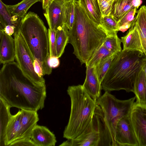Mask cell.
Wrapping results in <instances>:
<instances>
[{
  "instance_id": "1",
  "label": "cell",
  "mask_w": 146,
  "mask_h": 146,
  "mask_svg": "<svg viewBox=\"0 0 146 146\" xmlns=\"http://www.w3.org/2000/svg\"><path fill=\"white\" fill-rule=\"evenodd\" d=\"M46 86L33 83L14 61L3 64L0 71V96L11 107L38 111L44 107Z\"/></svg>"
},
{
  "instance_id": "2",
  "label": "cell",
  "mask_w": 146,
  "mask_h": 146,
  "mask_svg": "<svg viewBox=\"0 0 146 146\" xmlns=\"http://www.w3.org/2000/svg\"><path fill=\"white\" fill-rule=\"evenodd\" d=\"M75 21L68 30V43L81 64L86 65L103 44L108 34L100 24L90 19L79 3H75Z\"/></svg>"
},
{
  "instance_id": "3",
  "label": "cell",
  "mask_w": 146,
  "mask_h": 146,
  "mask_svg": "<svg viewBox=\"0 0 146 146\" xmlns=\"http://www.w3.org/2000/svg\"><path fill=\"white\" fill-rule=\"evenodd\" d=\"M146 59L145 55L140 51L122 50L115 57L105 74L101 83L102 90L133 92L135 78Z\"/></svg>"
},
{
  "instance_id": "4",
  "label": "cell",
  "mask_w": 146,
  "mask_h": 146,
  "mask_svg": "<svg viewBox=\"0 0 146 146\" xmlns=\"http://www.w3.org/2000/svg\"><path fill=\"white\" fill-rule=\"evenodd\" d=\"M35 59L40 64L44 75H49L52 68L49 65L50 56L48 30L42 20L34 12H29L21 19L18 30Z\"/></svg>"
},
{
  "instance_id": "5",
  "label": "cell",
  "mask_w": 146,
  "mask_h": 146,
  "mask_svg": "<svg viewBox=\"0 0 146 146\" xmlns=\"http://www.w3.org/2000/svg\"><path fill=\"white\" fill-rule=\"evenodd\" d=\"M67 92L70 99L71 110L63 137L72 140L81 134L89 125L97 103L88 94L82 85L69 86Z\"/></svg>"
},
{
  "instance_id": "6",
  "label": "cell",
  "mask_w": 146,
  "mask_h": 146,
  "mask_svg": "<svg viewBox=\"0 0 146 146\" xmlns=\"http://www.w3.org/2000/svg\"><path fill=\"white\" fill-rule=\"evenodd\" d=\"M135 99V96L127 100H119L110 92H105L97 100L103 112L112 146H117L115 135L117 123L122 117L129 115Z\"/></svg>"
},
{
  "instance_id": "7",
  "label": "cell",
  "mask_w": 146,
  "mask_h": 146,
  "mask_svg": "<svg viewBox=\"0 0 146 146\" xmlns=\"http://www.w3.org/2000/svg\"><path fill=\"white\" fill-rule=\"evenodd\" d=\"M60 146H112L102 111L97 104L92 121L85 130L74 139H67Z\"/></svg>"
},
{
  "instance_id": "8",
  "label": "cell",
  "mask_w": 146,
  "mask_h": 146,
  "mask_svg": "<svg viewBox=\"0 0 146 146\" xmlns=\"http://www.w3.org/2000/svg\"><path fill=\"white\" fill-rule=\"evenodd\" d=\"M14 36L15 42V59L21 70L35 84L41 86L46 85L44 78L40 77L35 71V59L21 33L17 30Z\"/></svg>"
},
{
  "instance_id": "9",
  "label": "cell",
  "mask_w": 146,
  "mask_h": 146,
  "mask_svg": "<svg viewBox=\"0 0 146 146\" xmlns=\"http://www.w3.org/2000/svg\"><path fill=\"white\" fill-rule=\"evenodd\" d=\"M129 117L139 146H146V106L135 102Z\"/></svg>"
},
{
  "instance_id": "10",
  "label": "cell",
  "mask_w": 146,
  "mask_h": 146,
  "mask_svg": "<svg viewBox=\"0 0 146 146\" xmlns=\"http://www.w3.org/2000/svg\"><path fill=\"white\" fill-rule=\"evenodd\" d=\"M115 141L117 146H139L129 115L122 117L117 123Z\"/></svg>"
},
{
  "instance_id": "11",
  "label": "cell",
  "mask_w": 146,
  "mask_h": 146,
  "mask_svg": "<svg viewBox=\"0 0 146 146\" xmlns=\"http://www.w3.org/2000/svg\"><path fill=\"white\" fill-rule=\"evenodd\" d=\"M64 2L54 0L44 10V15L49 29L56 31L64 26Z\"/></svg>"
},
{
  "instance_id": "12",
  "label": "cell",
  "mask_w": 146,
  "mask_h": 146,
  "mask_svg": "<svg viewBox=\"0 0 146 146\" xmlns=\"http://www.w3.org/2000/svg\"><path fill=\"white\" fill-rule=\"evenodd\" d=\"M86 76L83 87L90 96L96 101L101 96V83L98 78L95 66H86Z\"/></svg>"
},
{
  "instance_id": "13",
  "label": "cell",
  "mask_w": 146,
  "mask_h": 146,
  "mask_svg": "<svg viewBox=\"0 0 146 146\" xmlns=\"http://www.w3.org/2000/svg\"><path fill=\"white\" fill-rule=\"evenodd\" d=\"M0 63L3 64L14 61L15 59L14 38L0 31Z\"/></svg>"
},
{
  "instance_id": "14",
  "label": "cell",
  "mask_w": 146,
  "mask_h": 146,
  "mask_svg": "<svg viewBox=\"0 0 146 146\" xmlns=\"http://www.w3.org/2000/svg\"><path fill=\"white\" fill-rule=\"evenodd\" d=\"M20 110L21 128L18 139L31 138L32 131L39 120L37 111L25 109Z\"/></svg>"
},
{
  "instance_id": "15",
  "label": "cell",
  "mask_w": 146,
  "mask_h": 146,
  "mask_svg": "<svg viewBox=\"0 0 146 146\" xmlns=\"http://www.w3.org/2000/svg\"><path fill=\"white\" fill-rule=\"evenodd\" d=\"M31 139L37 146H54L57 141L55 135L48 128L37 125L32 131Z\"/></svg>"
},
{
  "instance_id": "16",
  "label": "cell",
  "mask_w": 146,
  "mask_h": 146,
  "mask_svg": "<svg viewBox=\"0 0 146 146\" xmlns=\"http://www.w3.org/2000/svg\"><path fill=\"white\" fill-rule=\"evenodd\" d=\"M121 40L123 46V50L138 51L143 53L140 37L135 24Z\"/></svg>"
},
{
  "instance_id": "17",
  "label": "cell",
  "mask_w": 146,
  "mask_h": 146,
  "mask_svg": "<svg viewBox=\"0 0 146 146\" xmlns=\"http://www.w3.org/2000/svg\"><path fill=\"white\" fill-rule=\"evenodd\" d=\"M11 107L0 96V146L6 145V132L12 115L10 111Z\"/></svg>"
},
{
  "instance_id": "18",
  "label": "cell",
  "mask_w": 146,
  "mask_h": 146,
  "mask_svg": "<svg viewBox=\"0 0 146 146\" xmlns=\"http://www.w3.org/2000/svg\"><path fill=\"white\" fill-rule=\"evenodd\" d=\"M133 92L135 95L136 102L146 106V76L142 67L135 78Z\"/></svg>"
},
{
  "instance_id": "19",
  "label": "cell",
  "mask_w": 146,
  "mask_h": 146,
  "mask_svg": "<svg viewBox=\"0 0 146 146\" xmlns=\"http://www.w3.org/2000/svg\"><path fill=\"white\" fill-rule=\"evenodd\" d=\"M21 111L12 115L6 132V145H9L19 138L21 128Z\"/></svg>"
},
{
  "instance_id": "20",
  "label": "cell",
  "mask_w": 146,
  "mask_h": 146,
  "mask_svg": "<svg viewBox=\"0 0 146 146\" xmlns=\"http://www.w3.org/2000/svg\"><path fill=\"white\" fill-rule=\"evenodd\" d=\"M137 13L135 25L140 37L143 53L146 56V6H142Z\"/></svg>"
},
{
  "instance_id": "21",
  "label": "cell",
  "mask_w": 146,
  "mask_h": 146,
  "mask_svg": "<svg viewBox=\"0 0 146 146\" xmlns=\"http://www.w3.org/2000/svg\"><path fill=\"white\" fill-rule=\"evenodd\" d=\"M89 18L100 24L102 14L98 0H78Z\"/></svg>"
},
{
  "instance_id": "22",
  "label": "cell",
  "mask_w": 146,
  "mask_h": 146,
  "mask_svg": "<svg viewBox=\"0 0 146 146\" xmlns=\"http://www.w3.org/2000/svg\"><path fill=\"white\" fill-rule=\"evenodd\" d=\"M21 20L17 16L12 15L7 5L0 0V31L3 29L7 25L14 26L18 29Z\"/></svg>"
},
{
  "instance_id": "23",
  "label": "cell",
  "mask_w": 146,
  "mask_h": 146,
  "mask_svg": "<svg viewBox=\"0 0 146 146\" xmlns=\"http://www.w3.org/2000/svg\"><path fill=\"white\" fill-rule=\"evenodd\" d=\"M133 0H115L114 2L110 15L118 22L131 9L134 7Z\"/></svg>"
},
{
  "instance_id": "24",
  "label": "cell",
  "mask_w": 146,
  "mask_h": 146,
  "mask_svg": "<svg viewBox=\"0 0 146 146\" xmlns=\"http://www.w3.org/2000/svg\"><path fill=\"white\" fill-rule=\"evenodd\" d=\"M42 0H22L15 5H7V6L12 15H16L21 19L26 15L28 10L31 6Z\"/></svg>"
},
{
  "instance_id": "25",
  "label": "cell",
  "mask_w": 146,
  "mask_h": 146,
  "mask_svg": "<svg viewBox=\"0 0 146 146\" xmlns=\"http://www.w3.org/2000/svg\"><path fill=\"white\" fill-rule=\"evenodd\" d=\"M68 29L64 25L62 28L56 31V57H60L63 53L68 42Z\"/></svg>"
},
{
  "instance_id": "26",
  "label": "cell",
  "mask_w": 146,
  "mask_h": 146,
  "mask_svg": "<svg viewBox=\"0 0 146 146\" xmlns=\"http://www.w3.org/2000/svg\"><path fill=\"white\" fill-rule=\"evenodd\" d=\"M74 0L65 1L64 3V23L68 30L71 29L75 21V3Z\"/></svg>"
},
{
  "instance_id": "27",
  "label": "cell",
  "mask_w": 146,
  "mask_h": 146,
  "mask_svg": "<svg viewBox=\"0 0 146 146\" xmlns=\"http://www.w3.org/2000/svg\"><path fill=\"white\" fill-rule=\"evenodd\" d=\"M137 9L135 7L131 9L119 20L117 24L119 31L124 32L134 24Z\"/></svg>"
},
{
  "instance_id": "28",
  "label": "cell",
  "mask_w": 146,
  "mask_h": 146,
  "mask_svg": "<svg viewBox=\"0 0 146 146\" xmlns=\"http://www.w3.org/2000/svg\"><path fill=\"white\" fill-rule=\"evenodd\" d=\"M117 21L111 15L102 16L100 25L108 35L117 33L119 31Z\"/></svg>"
},
{
  "instance_id": "29",
  "label": "cell",
  "mask_w": 146,
  "mask_h": 146,
  "mask_svg": "<svg viewBox=\"0 0 146 146\" xmlns=\"http://www.w3.org/2000/svg\"><path fill=\"white\" fill-rule=\"evenodd\" d=\"M121 40L117 33L108 35L103 44L113 54H117L121 50Z\"/></svg>"
},
{
  "instance_id": "30",
  "label": "cell",
  "mask_w": 146,
  "mask_h": 146,
  "mask_svg": "<svg viewBox=\"0 0 146 146\" xmlns=\"http://www.w3.org/2000/svg\"><path fill=\"white\" fill-rule=\"evenodd\" d=\"M117 54H112L102 59L94 65L97 75L101 83L107 72L112 61Z\"/></svg>"
},
{
  "instance_id": "31",
  "label": "cell",
  "mask_w": 146,
  "mask_h": 146,
  "mask_svg": "<svg viewBox=\"0 0 146 146\" xmlns=\"http://www.w3.org/2000/svg\"><path fill=\"white\" fill-rule=\"evenodd\" d=\"M112 54L102 44L86 65V66H94L102 59Z\"/></svg>"
},
{
  "instance_id": "32",
  "label": "cell",
  "mask_w": 146,
  "mask_h": 146,
  "mask_svg": "<svg viewBox=\"0 0 146 146\" xmlns=\"http://www.w3.org/2000/svg\"><path fill=\"white\" fill-rule=\"evenodd\" d=\"M50 56L56 57V31L48 29Z\"/></svg>"
},
{
  "instance_id": "33",
  "label": "cell",
  "mask_w": 146,
  "mask_h": 146,
  "mask_svg": "<svg viewBox=\"0 0 146 146\" xmlns=\"http://www.w3.org/2000/svg\"><path fill=\"white\" fill-rule=\"evenodd\" d=\"M115 0H98L102 16L110 15Z\"/></svg>"
},
{
  "instance_id": "34",
  "label": "cell",
  "mask_w": 146,
  "mask_h": 146,
  "mask_svg": "<svg viewBox=\"0 0 146 146\" xmlns=\"http://www.w3.org/2000/svg\"><path fill=\"white\" fill-rule=\"evenodd\" d=\"M37 146L31 138H28L16 140L10 144L9 146Z\"/></svg>"
},
{
  "instance_id": "35",
  "label": "cell",
  "mask_w": 146,
  "mask_h": 146,
  "mask_svg": "<svg viewBox=\"0 0 146 146\" xmlns=\"http://www.w3.org/2000/svg\"><path fill=\"white\" fill-rule=\"evenodd\" d=\"M34 66L35 72L40 77H43L44 75L42 67L38 61L35 59L34 60Z\"/></svg>"
},
{
  "instance_id": "36",
  "label": "cell",
  "mask_w": 146,
  "mask_h": 146,
  "mask_svg": "<svg viewBox=\"0 0 146 146\" xmlns=\"http://www.w3.org/2000/svg\"><path fill=\"white\" fill-rule=\"evenodd\" d=\"M17 31V29L15 26L7 25L3 29L0 31H2L9 35L12 36L13 34L14 35L15 32Z\"/></svg>"
},
{
  "instance_id": "37",
  "label": "cell",
  "mask_w": 146,
  "mask_h": 146,
  "mask_svg": "<svg viewBox=\"0 0 146 146\" xmlns=\"http://www.w3.org/2000/svg\"><path fill=\"white\" fill-rule=\"evenodd\" d=\"M48 62L49 66L52 68H57L60 64L59 58L57 57L49 56Z\"/></svg>"
},
{
  "instance_id": "38",
  "label": "cell",
  "mask_w": 146,
  "mask_h": 146,
  "mask_svg": "<svg viewBox=\"0 0 146 146\" xmlns=\"http://www.w3.org/2000/svg\"><path fill=\"white\" fill-rule=\"evenodd\" d=\"M54 0H42V7L44 10L50 5Z\"/></svg>"
},
{
  "instance_id": "39",
  "label": "cell",
  "mask_w": 146,
  "mask_h": 146,
  "mask_svg": "<svg viewBox=\"0 0 146 146\" xmlns=\"http://www.w3.org/2000/svg\"><path fill=\"white\" fill-rule=\"evenodd\" d=\"M142 3L141 0H133L132 4L134 7L136 8L137 9L141 5Z\"/></svg>"
},
{
  "instance_id": "40",
  "label": "cell",
  "mask_w": 146,
  "mask_h": 146,
  "mask_svg": "<svg viewBox=\"0 0 146 146\" xmlns=\"http://www.w3.org/2000/svg\"><path fill=\"white\" fill-rule=\"evenodd\" d=\"M142 68L144 72L145 75L146 76V59L144 62V63L142 66Z\"/></svg>"
},
{
  "instance_id": "41",
  "label": "cell",
  "mask_w": 146,
  "mask_h": 146,
  "mask_svg": "<svg viewBox=\"0 0 146 146\" xmlns=\"http://www.w3.org/2000/svg\"><path fill=\"white\" fill-rule=\"evenodd\" d=\"M64 0V1H68V0ZM74 1H77L78 0H74Z\"/></svg>"
}]
</instances>
